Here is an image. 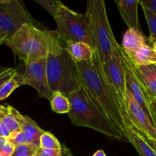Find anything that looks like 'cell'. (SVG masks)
I'll use <instances>...</instances> for the list:
<instances>
[{
	"label": "cell",
	"instance_id": "cell-1",
	"mask_svg": "<svg viewBox=\"0 0 156 156\" xmlns=\"http://www.w3.org/2000/svg\"><path fill=\"white\" fill-rule=\"evenodd\" d=\"M75 64L82 88L126 141V129L132 123L125 115L118 98L107 81L97 51L94 50L89 60Z\"/></svg>",
	"mask_w": 156,
	"mask_h": 156
},
{
	"label": "cell",
	"instance_id": "cell-2",
	"mask_svg": "<svg viewBox=\"0 0 156 156\" xmlns=\"http://www.w3.org/2000/svg\"><path fill=\"white\" fill-rule=\"evenodd\" d=\"M4 44L25 65L47 59L50 52L62 45L56 30H42L29 24H23Z\"/></svg>",
	"mask_w": 156,
	"mask_h": 156
},
{
	"label": "cell",
	"instance_id": "cell-3",
	"mask_svg": "<svg viewBox=\"0 0 156 156\" xmlns=\"http://www.w3.org/2000/svg\"><path fill=\"white\" fill-rule=\"evenodd\" d=\"M67 98L71 106L68 114L73 125L90 128L117 140H124L105 114L93 103L85 88L82 87Z\"/></svg>",
	"mask_w": 156,
	"mask_h": 156
},
{
	"label": "cell",
	"instance_id": "cell-4",
	"mask_svg": "<svg viewBox=\"0 0 156 156\" xmlns=\"http://www.w3.org/2000/svg\"><path fill=\"white\" fill-rule=\"evenodd\" d=\"M47 81L52 92H60L68 97L82 88L75 62L61 45L50 52L46 59Z\"/></svg>",
	"mask_w": 156,
	"mask_h": 156
},
{
	"label": "cell",
	"instance_id": "cell-5",
	"mask_svg": "<svg viewBox=\"0 0 156 156\" xmlns=\"http://www.w3.org/2000/svg\"><path fill=\"white\" fill-rule=\"evenodd\" d=\"M86 15L95 44V50L101 62L111 59L120 47L111 29L105 2L91 0L87 3Z\"/></svg>",
	"mask_w": 156,
	"mask_h": 156
},
{
	"label": "cell",
	"instance_id": "cell-6",
	"mask_svg": "<svg viewBox=\"0 0 156 156\" xmlns=\"http://www.w3.org/2000/svg\"><path fill=\"white\" fill-rule=\"evenodd\" d=\"M60 42H84L95 50V44L86 13L73 11L62 4L54 16Z\"/></svg>",
	"mask_w": 156,
	"mask_h": 156
},
{
	"label": "cell",
	"instance_id": "cell-7",
	"mask_svg": "<svg viewBox=\"0 0 156 156\" xmlns=\"http://www.w3.org/2000/svg\"><path fill=\"white\" fill-rule=\"evenodd\" d=\"M37 25L24 2L19 0H0V32L10 37L23 24Z\"/></svg>",
	"mask_w": 156,
	"mask_h": 156
},
{
	"label": "cell",
	"instance_id": "cell-8",
	"mask_svg": "<svg viewBox=\"0 0 156 156\" xmlns=\"http://www.w3.org/2000/svg\"><path fill=\"white\" fill-rule=\"evenodd\" d=\"M101 66L107 81L118 98L125 115L130 121L126 107V87L121 53V45L111 59L106 62H101Z\"/></svg>",
	"mask_w": 156,
	"mask_h": 156
},
{
	"label": "cell",
	"instance_id": "cell-9",
	"mask_svg": "<svg viewBox=\"0 0 156 156\" xmlns=\"http://www.w3.org/2000/svg\"><path fill=\"white\" fill-rule=\"evenodd\" d=\"M121 53L123 57V64L125 73V82L126 89L131 93L136 101L140 105L148 117L152 120L150 108H149V95L146 88L139 79L135 71L134 63L130 58L123 51L121 47ZM153 123V122H152Z\"/></svg>",
	"mask_w": 156,
	"mask_h": 156
},
{
	"label": "cell",
	"instance_id": "cell-10",
	"mask_svg": "<svg viewBox=\"0 0 156 156\" xmlns=\"http://www.w3.org/2000/svg\"><path fill=\"white\" fill-rule=\"evenodd\" d=\"M24 85H29L38 93V97L51 100L53 92L47 81L46 59L26 64L25 69L21 74Z\"/></svg>",
	"mask_w": 156,
	"mask_h": 156
},
{
	"label": "cell",
	"instance_id": "cell-11",
	"mask_svg": "<svg viewBox=\"0 0 156 156\" xmlns=\"http://www.w3.org/2000/svg\"><path fill=\"white\" fill-rule=\"evenodd\" d=\"M126 107L131 123L140 133L148 140L156 141V128L147 114L126 89Z\"/></svg>",
	"mask_w": 156,
	"mask_h": 156
},
{
	"label": "cell",
	"instance_id": "cell-12",
	"mask_svg": "<svg viewBox=\"0 0 156 156\" xmlns=\"http://www.w3.org/2000/svg\"><path fill=\"white\" fill-rule=\"evenodd\" d=\"M114 2L128 29L133 28L142 31L138 14L140 0H115Z\"/></svg>",
	"mask_w": 156,
	"mask_h": 156
},
{
	"label": "cell",
	"instance_id": "cell-13",
	"mask_svg": "<svg viewBox=\"0 0 156 156\" xmlns=\"http://www.w3.org/2000/svg\"><path fill=\"white\" fill-rule=\"evenodd\" d=\"M135 71L139 79L150 98H156V64L147 66H136Z\"/></svg>",
	"mask_w": 156,
	"mask_h": 156
},
{
	"label": "cell",
	"instance_id": "cell-14",
	"mask_svg": "<svg viewBox=\"0 0 156 156\" xmlns=\"http://www.w3.org/2000/svg\"><path fill=\"white\" fill-rule=\"evenodd\" d=\"M146 44V37L143 32L130 28L123 34L121 47L128 56H131L137 50Z\"/></svg>",
	"mask_w": 156,
	"mask_h": 156
},
{
	"label": "cell",
	"instance_id": "cell-15",
	"mask_svg": "<svg viewBox=\"0 0 156 156\" xmlns=\"http://www.w3.org/2000/svg\"><path fill=\"white\" fill-rule=\"evenodd\" d=\"M126 141L133 145L141 156H156V152L133 125L126 129Z\"/></svg>",
	"mask_w": 156,
	"mask_h": 156
},
{
	"label": "cell",
	"instance_id": "cell-16",
	"mask_svg": "<svg viewBox=\"0 0 156 156\" xmlns=\"http://www.w3.org/2000/svg\"><path fill=\"white\" fill-rule=\"evenodd\" d=\"M21 130L24 133L28 143L36 145L40 147V138L44 131L38 126L36 122L27 116H23L19 113L18 114Z\"/></svg>",
	"mask_w": 156,
	"mask_h": 156
},
{
	"label": "cell",
	"instance_id": "cell-17",
	"mask_svg": "<svg viewBox=\"0 0 156 156\" xmlns=\"http://www.w3.org/2000/svg\"><path fill=\"white\" fill-rule=\"evenodd\" d=\"M64 49L75 62L89 60L94 52L91 46L84 42H69Z\"/></svg>",
	"mask_w": 156,
	"mask_h": 156
},
{
	"label": "cell",
	"instance_id": "cell-18",
	"mask_svg": "<svg viewBox=\"0 0 156 156\" xmlns=\"http://www.w3.org/2000/svg\"><path fill=\"white\" fill-rule=\"evenodd\" d=\"M129 57L136 66H147L156 64L155 51L152 46L148 44L140 47Z\"/></svg>",
	"mask_w": 156,
	"mask_h": 156
},
{
	"label": "cell",
	"instance_id": "cell-19",
	"mask_svg": "<svg viewBox=\"0 0 156 156\" xmlns=\"http://www.w3.org/2000/svg\"><path fill=\"white\" fill-rule=\"evenodd\" d=\"M18 114H19V112L13 107L9 106V105L5 107L2 121L8 128L11 136L21 131L19 120H18Z\"/></svg>",
	"mask_w": 156,
	"mask_h": 156
},
{
	"label": "cell",
	"instance_id": "cell-20",
	"mask_svg": "<svg viewBox=\"0 0 156 156\" xmlns=\"http://www.w3.org/2000/svg\"><path fill=\"white\" fill-rule=\"evenodd\" d=\"M51 108L56 114H66L70 111V102L68 98L60 92H53L50 100Z\"/></svg>",
	"mask_w": 156,
	"mask_h": 156
},
{
	"label": "cell",
	"instance_id": "cell-21",
	"mask_svg": "<svg viewBox=\"0 0 156 156\" xmlns=\"http://www.w3.org/2000/svg\"><path fill=\"white\" fill-rule=\"evenodd\" d=\"M24 85L21 74L17 73L12 79L3 84L0 87V101H2L9 97L11 94L18 87Z\"/></svg>",
	"mask_w": 156,
	"mask_h": 156
},
{
	"label": "cell",
	"instance_id": "cell-22",
	"mask_svg": "<svg viewBox=\"0 0 156 156\" xmlns=\"http://www.w3.org/2000/svg\"><path fill=\"white\" fill-rule=\"evenodd\" d=\"M140 4L141 5L142 9H143V12H144V15L146 17V21H147L148 27L149 29V37L148 39L149 42L150 44L156 41V14L154 12H152L151 9L146 7L145 5L140 2Z\"/></svg>",
	"mask_w": 156,
	"mask_h": 156
},
{
	"label": "cell",
	"instance_id": "cell-23",
	"mask_svg": "<svg viewBox=\"0 0 156 156\" xmlns=\"http://www.w3.org/2000/svg\"><path fill=\"white\" fill-rule=\"evenodd\" d=\"M40 147L43 149L60 150L62 149V145L53 134L44 131L40 138Z\"/></svg>",
	"mask_w": 156,
	"mask_h": 156
},
{
	"label": "cell",
	"instance_id": "cell-24",
	"mask_svg": "<svg viewBox=\"0 0 156 156\" xmlns=\"http://www.w3.org/2000/svg\"><path fill=\"white\" fill-rule=\"evenodd\" d=\"M39 148V146L30 143L18 145L15 146L11 156H34Z\"/></svg>",
	"mask_w": 156,
	"mask_h": 156
},
{
	"label": "cell",
	"instance_id": "cell-25",
	"mask_svg": "<svg viewBox=\"0 0 156 156\" xmlns=\"http://www.w3.org/2000/svg\"><path fill=\"white\" fill-rule=\"evenodd\" d=\"M35 2L42 6L46 11H47L53 18L62 5V2L58 0H35Z\"/></svg>",
	"mask_w": 156,
	"mask_h": 156
},
{
	"label": "cell",
	"instance_id": "cell-26",
	"mask_svg": "<svg viewBox=\"0 0 156 156\" xmlns=\"http://www.w3.org/2000/svg\"><path fill=\"white\" fill-rule=\"evenodd\" d=\"M15 146L7 138L0 136V152L4 156H11L13 153Z\"/></svg>",
	"mask_w": 156,
	"mask_h": 156
},
{
	"label": "cell",
	"instance_id": "cell-27",
	"mask_svg": "<svg viewBox=\"0 0 156 156\" xmlns=\"http://www.w3.org/2000/svg\"><path fill=\"white\" fill-rule=\"evenodd\" d=\"M8 140H9V141L11 143H12L15 146H18V145L28 143L27 138H26L25 135H24V133H23L22 131L17 133L15 134H13V135L11 136L9 138H8Z\"/></svg>",
	"mask_w": 156,
	"mask_h": 156
},
{
	"label": "cell",
	"instance_id": "cell-28",
	"mask_svg": "<svg viewBox=\"0 0 156 156\" xmlns=\"http://www.w3.org/2000/svg\"><path fill=\"white\" fill-rule=\"evenodd\" d=\"M17 73H18V71H17L16 69L9 68V67H7V69L5 71L0 73V87L3 84L5 83L7 81H9V79H12Z\"/></svg>",
	"mask_w": 156,
	"mask_h": 156
},
{
	"label": "cell",
	"instance_id": "cell-29",
	"mask_svg": "<svg viewBox=\"0 0 156 156\" xmlns=\"http://www.w3.org/2000/svg\"><path fill=\"white\" fill-rule=\"evenodd\" d=\"M60 150H56V149H43L40 147L37 151L34 156H60Z\"/></svg>",
	"mask_w": 156,
	"mask_h": 156
},
{
	"label": "cell",
	"instance_id": "cell-30",
	"mask_svg": "<svg viewBox=\"0 0 156 156\" xmlns=\"http://www.w3.org/2000/svg\"><path fill=\"white\" fill-rule=\"evenodd\" d=\"M149 108L152 114V122L156 128V98H149Z\"/></svg>",
	"mask_w": 156,
	"mask_h": 156
},
{
	"label": "cell",
	"instance_id": "cell-31",
	"mask_svg": "<svg viewBox=\"0 0 156 156\" xmlns=\"http://www.w3.org/2000/svg\"><path fill=\"white\" fill-rule=\"evenodd\" d=\"M11 136L10 132L8 129V128L6 127L5 125L3 123V122L0 121V136L4 137V138H9Z\"/></svg>",
	"mask_w": 156,
	"mask_h": 156
},
{
	"label": "cell",
	"instance_id": "cell-32",
	"mask_svg": "<svg viewBox=\"0 0 156 156\" xmlns=\"http://www.w3.org/2000/svg\"><path fill=\"white\" fill-rule=\"evenodd\" d=\"M140 2L143 3L156 14V0H143V1H140Z\"/></svg>",
	"mask_w": 156,
	"mask_h": 156
},
{
	"label": "cell",
	"instance_id": "cell-33",
	"mask_svg": "<svg viewBox=\"0 0 156 156\" xmlns=\"http://www.w3.org/2000/svg\"><path fill=\"white\" fill-rule=\"evenodd\" d=\"M60 156H74V155H73V152L70 151V149H69L67 146H66L65 145H63V146H62V149H61Z\"/></svg>",
	"mask_w": 156,
	"mask_h": 156
},
{
	"label": "cell",
	"instance_id": "cell-34",
	"mask_svg": "<svg viewBox=\"0 0 156 156\" xmlns=\"http://www.w3.org/2000/svg\"><path fill=\"white\" fill-rule=\"evenodd\" d=\"M7 38H8L7 34L1 33V32H0V46L2 45V44H4L5 41V40L7 39Z\"/></svg>",
	"mask_w": 156,
	"mask_h": 156
},
{
	"label": "cell",
	"instance_id": "cell-35",
	"mask_svg": "<svg viewBox=\"0 0 156 156\" xmlns=\"http://www.w3.org/2000/svg\"><path fill=\"white\" fill-rule=\"evenodd\" d=\"M145 138V137H144ZM146 139V138H145ZM146 140L147 141V143L150 145L152 147V149L156 152V141H153V140H148V139H146Z\"/></svg>",
	"mask_w": 156,
	"mask_h": 156
},
{
	"label": "cell",
	"instance_id": "cell-36",
	"mask_svg": "<svg viewBox=\"0 0 156 156\" xmlns=\"http://www.w3.org/2000/svg\"><path fill=\"white\" fill-rule=\"evenodd\" d=\"M93 156H106V155H105V152L103 150H98L94 154Z\"/></svg>",
	"mask_w": 156,
	"mask_h": 156
},
{
	"label": "cell",
	"instance_id": "cell-37",
	"mask_svg": "<svg viewBox=\"0 0 156 156\" xmlns=\"http://www.w3.org/2000/svg\"><path fill=\"white\" fill-rule=\"evenodd\" d=\"M5 110V106H1L0 105V121L2 120V117L3 113H4Z\"/></svg>",
	"mask_w": 156,
	"mask_h": 156
},
{
	"label": "cell",
	"instance_id": "cell-38",
	"mask_svg": "<svg viewBox=\"0 0 156 156\" xmlns=\"http://www.w3.org/2000/svg\"><path fill=\"white\" fill-rule=\"evenodd\" d=\"M151 44H152V48H153L154 51H155V53L156 55V41H155V42H153V43H152Z\"/></svg>",
	"mask_w": 156,
	"mask_h": 156
},
{
	"label": "cell",
	"instance_id": "cell-39",
	"mask_svg": "<svg viewBox=\"0 0 156 156\" xmlns=\"http://www.w3.org/2000/svg\"><path fill=\"white\" fill-rule=\"evenodd\" d=\"M6 69H7V67H1V66H0V73H2L3 71H5Z\"/></svg>",
	"mask_w": 156,
	"mask_h": 156
},
{
	"label": "cell",
	"instance_id": "cell-40",
	"mask_svg": "<svg viewBox=\"0 0 156 156\" xmlns=\"http://www.w3.org/2000/svg\"><path fill=\"white\" fill-rule=\"evenodd\" d=\"M0 156H4V155H2V153H1V152H0Z\"/></svg>",
	"mask_w": 156,
	"mask_h": 156
}]
</instances>
